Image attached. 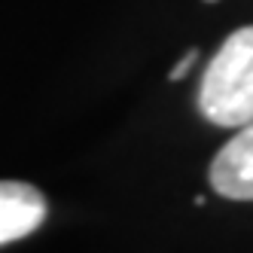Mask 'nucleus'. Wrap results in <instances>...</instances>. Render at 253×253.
Here are the masks:
<instances>
[{
  "label": "nucleus",
  "mask_w": 253,
  "mask_h": 253,
  "mask_svg": "<svg viewBox=\"0 0 253 253\" xmlns=\"http://www.w3.org/2000/svg\"><path fill=\"white\" fill-rule=\"evenodd\" d=\"M195 107L211 125L241 128L253 122V25L232 31L205 67Z\"/></svg>",
  "instance_id": "f257e3e1"
},
{
  "label": "nucleus",
  "mask_w": 253,
  "mask_h": 253,
  "mask_svg": "<svg viewBox=\"0 0 253 253\" xmlns=\"http://www.w3.org/2000/svg\"><path fill=\"white\" fill-rule=\"evenodd\" d=\"M208 180L213 192L229 202H253V122L241 125V131L213 156Z\"/></svg>",
  "instance_id": "f03ea898"
},
{
  "label": "nucleus",
  "mask_w": 253,
  "mask_h": 253,
  "mask_svg": "<svg viewBox=\"0 0 253 253\" xmlns=\"http://www.w3.org/2000/svg\"><path fill=\"white\" fill-rule=\"evenodd\" d=\"M49 213L40 189L19 180H0V247L37 232Z\"/></svg>",
  "instance_id": "7ed1b4c3"
},
{
  "label": "nucleus",
  "mask_w": 253,
  "mask_h": 253,
  "mask_svg": "<svg viewBox=\"0 0 253 253\" xmlns=\"http://www.w3.org/2000/svg\"><path fill=\"white\" fill-rule=\"evenodd\" d=\"M195 58H198V49H186L183 52V58H180L174 67H171V74H168V80H180V77H183L186 74V70L195 64Z\"/></svg>",
  "instance_id": "20e7f679"
},
{
  "label": "nucleus",
  "mask_w": 253,
  "mask_h": 253,
  "mask_svg": "<svg viewBox=\"0 0 253 253\" xmlns=\"http://www.w3.org/2000/svg\"><path fill=\"white\" fill-rule=\"evenodd\" d=\"M205 3H213V0H205Z\"/></svg>",
  "instance_id": "39448f33"
}]
</instances>
